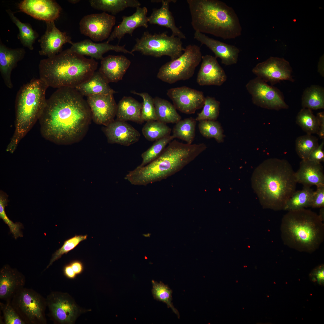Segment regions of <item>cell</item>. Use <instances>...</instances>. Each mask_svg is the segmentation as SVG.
Listing matches in <instances>:
<instances>
[{"label":"cell","instance_id":"obj_34","mask_svg":"<svg viewBox=\"0 0 324 324\" xmlns=\"http://www.w3.org/2000/svg\"><path fill=\"white\" fill-rule=\"evenodd\" d=\"M196 122L192 117L180 120L174 126L172 135L174 139L178 138L188 144H192L195 136Z\"/></svg>","mask_w":324,"mask_h":324},{"label":"cell","instance_id":"obj_15","mask_svg":"<svg viewBox=\"0 0 324 324\" xmlns=\"http://www.w3.org/2000/svg\"><path fill=\"white\" fill-rule=\"evenodd\" d=\"M166 94L176 109L185 114H194L204 105L203 93L186 86L170 88Z\"/></svg>","mask_w":324,"mask_h":324},{"label":"cell","instance_id":"obj_10","mask_svg":"<svg viewBox=\"0 0 324 324\" xmlns=\"http://www.w3.org/2000/svg\"><path fill=\"white\" fill-rule=\"evenodd\" d=\"M11 303L26 324L46 323V298L35 290L23 288L14 296Z\"/></svg>","mask_w":324,"mask_h":324},{"label":"cell","instance_id":"obj_23","mask_svg":"<svg viewBox=\"0 0 324 324\" xmlns=\"http://www.w3.org/2000/svg\"><path fill=\"white\" fill-rule=\"evenodd\" d=\"M70 49L73 51L80 55L90 56L92 58L102 60L103 55L110 50L117 52L128 53L134 56L131 51L127 50L125 45L119 46L113 45L107 41L103 43H96L91 40L85 39L80 42L74 43Z\"/></svg>","mask_w":324,"mask_h":324},{"label":"cell","instance_id":"obj_41","mask_svg":"<svg viewBox=\"0 0 324 324\" xmlns=\"http://www.w3.org/2000/svg\"><path fill=\"white\" fill-rule=\"evenodd\" d=\"M152 282V291L154 298L166 304L168 308H170L179 318V313L174 307L172 302V290L167 285L161 281L158 283L153 280Z\"/></svg>","mask_w":324,"mask_h":324},{"label":"cell","instance_id":"obj_30","mask_svg":"<svg viewBox=\"0 0 324 324\" xmlns=\"http://www.w3.org/2000/svg\"><path fill=\"white\" fill-rule=\"evenodd\" d=\"M108 84L98 71H95L88 80L75 88L82 96L87 97L94 95L116 93Z\"/></svg>","mask_w":324,"mask_h":324},{"label":"cell","instance_id":"obj_48","mask_svg":"<svg viewBox=\"0 0 324 324\" xmlns=\"http://www.w3.org/2000/svg\"><path fill=\"white\" fill-rule=\"evenodd\" d=\"M317 187L314 191L311 199L310 207L318 208L324 207V185Z\"/></svg>","mask_w":324,"mask_h":324},{"label":"cell","instance_id":"obj_44","mask_svg":"<svg viewBox=\"0 0 324 324\" xmlns=\"http://www.w3.org/2000/svg\"><path fill=\"white\" fill-rule=\"evenodd\" d=\"M131 92L142 98L141 116L143 122L157 120L153 98L146 92L139 93L134 91Z\"/></svg>","mask_w":324,"mask_h":324},{"label":"cell","instance_id":"obj_40","mask_svg":"<svg viewBox=\"0 0 324 324\" xmlns=\"http://www.w3.org/2000/svg\"><path fill=\"white\" fill-rule=\"evenodd\" d=\"M318 138L311 134L298 137L295 141L296 152L302 160L307 159L311 153L319 145Z\"/></svg>","mask_w":324,"mask_h":324},{"label":"cell","instance_id":"obj_42","mask_svg":"<svg viewBox=\"0 0 324 324\" xmlns=\"http://www.w3.org/2000/svg\"><path fill=\"white\" fill-rule=\"evenodd\" d=\"M174 139L172 136L170 135L156 141L152 146L142 154V161L139 166H144L155 160L161 154L166 146Z\"/></svg>","mask_w":324,"mask_h":324},{"label":"cell","instance_id":"obj_28","mask_svg":"<svg viewBox=\"0 0 324 324\" xmlns=\"http://www.w3.org/2000/svg\"><path fill=\"white\" fill-rule=\"evenodd\" d=\"M176 0H152V2H161L162 5L159 8L153 9L152 12L148 17V22L170 28L172 35L182 39H186L185 35L176 25L174 17L169 10V4L175 3Z\"/></svg>","mask_w":324,"mask_h":324},{"label":"cell","instance_id":"obj_37","mask_svg":"<svg viewBox=\"0 0 324 324\" xmlns=\"http://www.w3.org/2000/svg\"><path fill=\"white\" fill-rule=\"evenodd\" d=\"M171 128L166 124L157 120L146 122L142 132L147 140L153 141L170 135Z\"/></svg>","mask_w":324,"mask_h":324},{"label":"cell","instance_id":"obj_51","mask_svg":"<svg viewBox=\"0 0 324 324\" xmlns=\"http://www.w3.org/2000/svg\"><path fill=\"white\" fill-rule=\"evenodd\" d=\"M317 117L319 122V129L317 134L320 138L322 140L324 139V112H320L317 114Z\"/></svg>","mask_w":324,"mask_h":324},{"label":"cell","instance_id":"obj_17","mask_svg":"<svg viewBox=\"0 0 324 324\" xmlns=\"http://www.w3.org/2000/svg\"><path fill=\"white\" fill-rule=\"evenodd\" d=\"M20 11L36 19L54 21L59 16L60 6L52 0H24L18 5Z\"/></svg>","mask_w":324,"mask_h":324},{"label":"cell","instance_id":"obj_45","mask_svg":"<svg viewBox=\"0 0 324 324\" xmlns=\"http://www.w3.org/2000/svg\"><path fill=\"white\" fill-rule=\"evenodd\" d=\"M87 235H76L64 242L62 246L57 250L52 255L49 264L46 268H48L56 260L60 259L64 254H66L74 249L81 242L87 238Z\"/></svg>","mask_w":324,"mask_h":324},{"label":"cell","instance_id":"obj_25","mask_svg":"<svg viewBox=\"0 0 324 324\" xmlns=\"http://www.w3.org/2000/svg\"><path fill=\"white\" fill-rule=\"evenodd\" d=\"M131 62L123 55H109L101 60L98 72L108 83L122 80Z\"/></svg>","mask_w":324,"mask_h":324},{"label":"cell","instance_id":"obj_39","mask_svg":"<svg viewBox=\"0 0 324 324\" xmlns=\"http://www.w3.org/2000/svg\"><path fill=\"white\" fill-rule=\"evenodd\" d=\"M199 122V130L203 136L207 138H214L219 143L224 141V130L219 122L216 120H202Z\"/></svg>","mask_w":324,"mask_h":324},{"label":"cell","instance_id":"obj_18","mask_svg":"<svg viewBox=\"0 0 324 324\" xmlns=\"http://www.w3.org/2000/svg\"><path fill=\"white\" fill-rule=\"evenodd\" d=\"M46 22V30L39 40L41 47L39 52L40 55L51 58L58 54L64 44L72 45L74 43L66 33L61 32L56 27L54 21Z\"/></svg>","mask_w":324,"mask_h":324},{"label":"cell","instance_id":"obj_7","mask_svg":"<svg viewBox=\"0 0 324 324\" xmlns=\"http://www.w3.org/2000/svg\"><path fill=\"white\" fill-rule=\"evenodd\" d=\"M48 86L40 78L32 79L18 91L15 103V129L6 150L11 153L38 120L45 106Z\"/></svg>","mask_w":324,"mask_h":324},{"label":"cell","instance_id":"obj_2","mask_svg":"<svg viewBox=\"0 0 324 324\" xmlns=\"http://www.w3.org/2000/svg\"><path fill=\"white\" fill-rule=\"evenodd\" d=\"M295 173L287 160L276 158L267 159L256 168L252 186L263 208L284 210L296 191Z\"/></svg>","mask_w":324,"mask_h":324},{"label":"cell","instance_id":"obj_11","mask_svg":"<svg viewBox=\"0 0 324 324\" xmlns=\"http://www.w3.org/2000/svg\"><path fill=\"white\" fill-rule=\"evenodd\" d=\"M50 316L55 322L61 324L74 323L81 314L91 311L81 308L68 293L52 292L46 298Z\"/></svg>","mask_w":324,"mask_h":324},{"label":"cell","instance_id":"obj_1","mask_svg":"<svg viewBox=\"0 0 324 324\" xmlns=\"http://www.w3.org/2000/svg\"><path fill=\"white\" fill-rule=\"evenodd\" d=\"M92 120L86 100L75 88L69 87L58 88L46 99L39 119L44 138L65 145L82 140Z\"/></svg>","mask_w":324,"mask_h":324},{"label":"cell","instance_id":"obj_5","mask_svg":"<svg viewBox=\"0 0 324 324\" xmlns=\"http://www.w3.org/2000/svg\"><path fill=\"white\" fill-rule=\"evenodd\" d=\"M207 148L204 143L189 144L173 140L155 160L144 166H138L124 178L132 184L146 186L180 169Z\"/></svg>","mask_w":324,"mask_h":324},{"label":"cell","instance_id":"obj_24","mask_svg":"<svg viewBox=\"0 0 324 324\" xmlns=\"http://www.w3.org/2000/svg\"><path fill=\"white\" fill-rule=\"evenodd\" d=\"M25 277L8 265L3 266L0 271V298L10 301L14 296L24 287Z\"/></svg>","mask_w":324,"mask_h":324},{"label":"cell","instance_id":"obj_14","mask_svg":"<svg viewBox=\"0 0 324 324\" xmlns=\"http://www.w3.org/2000/svg\"><path fill=\"white\" fill-rule=\"evenodd\" d=\"M116 21L114 16L105 12L88 15L80 20V31L94 41H102L108 39Z\"/></svg>","mask_w":324,"mask_h":324},{"label":"cell","instance_id":"obj_32","mask_svg":"<svg viewBox=\"0 0 324 324\" xmlns=\"http://www.w3.org/2000/svg\"><path fill=\"white\" fill-rule=\"evenodd\" d=\"M89 2L93 8L114 15L128 8H136L141 4L137 0H90Z\"/></svg>","mask_w":324,"mask_h":324},{"label":"cell","instance_id":"obj_3","mask_svg":"<svg viewBox=\"0 0 324 324\" xmlns=\"http://www.w3.org/2000/svg\"><path fill=\"white\" fill-rule=\"evenodd\" d=\"M98 66L93 58H87L68 49L40 60L39 78L48 87L75 88L88 80Z\"/></svg>","mask_w":324,"mask_h":324},{"label":"cell","instance_id":"obj_43","mask_svg":"<svg viewBox=\"0 0 324 324\" xmlns=\"http://www.w3.org/2000/svg\"><path fill=\"white\" fill-rule=\"evenodd\" d=\"M220 104L214 97H205L202 110L198 114L196 121L216 120L219 114Z\"/></svg>","mask_w":324,"mask_h":324},{"label":"cell","instance_id":"obj_54","mask_svg":"<svg viewBox=\"0 0 324 324\" xmlns=\"http://www.w3.org/2000/svg\"><path fill=\"white\" fill-rule=\"evenodd\" d=\"M319 214L318 215L321 220L323 221L324 220V207L320 208Z\"/></svg>","mask_w":324,"mask_h":324},{"label":"cell","instance_id":"obj_49","mask_svg":"<svg viewBox=\"0 0 324 324\" xmlns=\"http://www.w3.org/2000/svg\"><path fill=\"white\" fill-rule=\"evenodd\" d=\"M309 277L311 280L319 284L323 285L324 280V265L321 264L314 268L310 272Z\"/></svg>","mask_w":324,"mask_h":324},{"label":"cell","instance_id":"obj_8","mask_svg":"<svg viewBox=\"0 0 324 324\" xmlns=\"http://www.w3.org/2000/svg\"><path fill=\"white\" fill-rule=\"evenodd\" d=\"M202 56L199 46L189 44L184 48L179 57L162 66L157 77L170 84L188 80L193 76L196 68L202 61Z\"/></svg>","mask_w":324,"mask_h":324},{"label":"cell","instance_id":"obj_46","mask_svg":"<svg viewBox=\"0 0 324 324\" xmlns=\"http://www.w3.org/2000/svg\"><path fill=\"white\" fill-rule=\"evenodd\" d=\"M0 304L5 324H26L14 308L11 301L7 302L5 304L0 302Z\"/></svg>","mask_w":324,"mask_h":324},{"label":"cell","instance_id":"obj_20","mask_svg":"<svg viewBox=\"0 0 324 324\" xmlns=\"http://www.w3.org/2000/svg\"><path fill=\"white\" fill-rule=\"evenodd\" d=\"M202 63L196 77V82L201 86H220L226 80L227 76L215 57L202 56Z\"/></svg>","mask_w":324,"mask_h":324},{"label":"cell","instance_id":"obj_47","mask_svg":"<svg viewBox=\"0 0 324 324\" xmlns=\"http://www.w3.org/2000/svg\"><path fill=\"white\" fill-rule=\"evenodd\" d=\"M7 205V203L6 202H0V217L5 223L8 225L11 233L13 234L15 238L16 239L19 237L22 236V233L20 230L22 225L20 223H14L8 218L6 214L4 209L5 207Z\"/></svg>","mask_w":324,"mask_h":324},{"label":"cell","instance_id":"obj_55","mask_svg":"<svg viewBox=\"0 0 324 324\" xmlns=\"http://www.w3.org/2000/svg\"><path fill=\"white\" fill-rule=\"evenodd\" d=\"M69 2L72 4H76L80 1L79 0H70L68 1Z\"/></svg>","mask_w":324,"mask_h":324},{"label":"cell","instance_id":"obj_6","mask_svg":"<svg viewBox=\"0 0 324 324\" xmlns=\"http://www.w3.org/2000/svg\"><path fill=\"white\" fill-rule=\"evenodd\" d=\"M280 230L284 244L301 252L311 253L324 239V225L318 214L305 208L289 211L283 217Z\"/></svg>","mask_w":324,"mask_h":324},{"label":"cell","instance_id":"obj_9","mask_svg":"<svg viewBox=\"0 0 324 324\" xmlns=\"http://www.w3.org/2000/svg\"><path fill=\"white\" fill-rule=\"evenodd\" d=\"M136 40L131 51L132 52H139L143 55L155 57L166 56L171 60L179 57L184 49L181 39L172 35L168 36L166 32L152 34L145 32Z\"/></svg>","mask_w":324,"mask_h":324},{"label":"cell","instance_id":"obj_38","mask_svg":"<svg viewBox=\"0 0 324 324\" xmlns=\"http://www.w3.org/2000/svg\"><path fill=\"white\" fill-rule=\"evenodd\" d=\"M296 122L306 134H317L319 129V122L312 110L302 108L298 113Z\"/></svg>","mask_w":324,"mask_h":324},{"label":"cell","instance_id":"obj_13","mask_svg":"<svg viewBox=\"0 0 324 324\" xmlns=\"http://www.w3.org/2000/svg\"><path fill=\"white\" fill-rule=\"evenodd\" d=\"M252 72L257 77L273 86L283 80L294 82L292 68L289 62L283 58L271 56L258 63Z\"/></svg>","mask_w":324,"mask_h":324},{"label":"cell","instance_id":"obj_22","mask_svg":"<svg viewBox=\"0 0 324 324\" xmlns=\"http://www.w3.org/2000/svg\"><path fill=\"white\" fill-rule=\"evenodd\" d=\"M147 8L144 7L136 8L135 13L128 16H123L122 20L120 24L116 26L107 41L109 43L117 38L118 43L121 40L126 34L132 36L134 30L136 28L143 27L148 28V17L147 14Z\"/></svg>","mask_w":324,"mask_h":324},{"label":"cell","instance_id":"obj_21","mask_svg":"<svg viewBox=\"0 0 324 324\" xmlns=\"http://www.w3.org/2000/svg\"><path fill=\"white\" fill-rule=\"evenodd\" d=\"M194 38L210 50L215 58L220 59L222 64L227 66L237 64L240 50L236 46L210 38L198 32H195Z\"/></svg>","mask_w":324,"mask_h":324},{"label":"cell","instance_id":"obj_4","mask_svg":"<svg viewBox=\"0 0 324 324\" xmlns=\"http://www.w3.org/2000/svg\"><path fill=\"white\" fill-rule=\"evenodd\" d=\"M195 31L224 40L240 36L242 27L234 9L218 0H187Z\"/></svg>","mask_w":324,"mask_h":324},{"label":"cell","instance_id":"obj_50","mask_svg":"<svg viewBox=\"0 0 324 324\" xmlns=\"http://www.w3.org/2000/svg\"><path fill=\"white\" fill-rule=\"evenodd\" d=\"M324 139H323L321 144L311 153L307 159L317 163L324 161Z\"/></svg>","mask_w":324,"mask_h":324},{"label":"cell","instance_id":"obj_27","mask_svg":"<svg viewBox=\"0 0 324 324\" xmlns=\"http://www.w3.org/2000/svg\"><path fill=\"white\" fill-rule=\"evenodd\" d=\"M295 175L297 183L304 186L316 187L324 185L323 167L321 163H317L308 159L302 160L299 168Z\"/></svg>","mask_w":324,"mask_h":324},{"label":"cell","instance_id":"obj_33","mask_svg":"<svg viewBox=\"0 0 324 324\" xmlns=\"http://www.w3.org/2000/svg\"><path fill=\"white\" fill-rule=\"evenodd\" d=\"M302 108L312 110L324 108V88L319 85H312L304 90L302 98Z\"/></svg>","mask_w":324,"mask_h":324},{"label":"cell","instance_id":"obj_53","mask_svg":"<svg viewBox=\"0 0 324 324\" xmlns=\"http://www.w3.org/2000/svg\"><path fill=\"white\" fill-rule=\"evenodd\" d=\"M63 272L64 276L67 278L70 279H74L77 276L69 263L64 266L63 269Z\"/></svg>","mask_w":324,"mask_h":324},{"label":"cell","instance_id":"obj_36","mask_svg":"<svg viewBox=\"0 0 324 324\" xmlns=\"http://www.w3.org/2000/svg\"><path fill=\"white\" fill-rule=\"evenodd\" d=\"M7 12L13 22L19 28L18 39L23 46L30 50H33V45L38 36V34L33 30L29 24L21 22L10 10H8Z\"/></svg>","mask_w":324,"mask_h":324},{"label":"cell","instance_id":"obj_35","mask_svg":"<svg viewBox=\"0 0 324 324\" xmlns=\"http://www.w3.org/2000/svg\"><path fill=\"white\" fill-rule=\"evenodd\" d=\"M313 190L310 187L304 186L300 190L296 191L288 200L284 210L291 211L310 207Z\"/></svg>","mask_w":324,"mask_h":324},{"label":"cell","instance_id":"obj_31","mask_svg":"<svg viewBox=\"0 0 324 324\" xmlns=\"http://www.w3.org/2000/svg\"><path fill=\"white\" fill-rule=\"evenodd\" d=\"M157 121L167 123L176 124L181 120V117L172 103L158 97L153 98Z\"/></svg>","mask_w":324,"mask_h":324},{"label":"cell","instance_id":"obj_16","mask_svg":"<svg viewBox=\"0 0 324 324\" xmlns=\"http://www.w3.org/2000/svg\"><path fill=\"white\" fill-rule=\"evenodd\" d=\"M113 94H97L87 97L92 120L95 124L106 126L114 120L117 104Z\"/></svg>","mask_w":324,"mask_h":324},{"label":"cell","instance_id":"obj_12","mask_svg":"<svg viewBox=\"0 0 324 324\" xmlns=\"http://www.w3.org/2000/svg\"><path fill=\"white\" fill-rule=\"evenodd\" d=\"M246 88L251 96L253 103L257 106L276 110L289 108L282 92L258 77L250 80Z\"/></svg>","mask_w":324,"mask_h":324},{"label":"cell","instance_id":"obj_26","mask_svg":"<svg viewBox=\"0 0 324 324\" xmlns=\"http://www.w3.org/2000/svg\"><path fill=\"white\" fill-rule=\"evenodd\" d=\"M25 53L23 48H9L0 42V72L5 84L9 88L13 87L11 72L18 62L23 59Z\"/></svg>","mask_w":324,"mask_h":324},{"label":"cell","instance_id":"obj_29","mask_svg":"<svg viewBox=\"0 0 324 324\" xmlns=\"http://www.w3.org/2000/svg\"><path fill=\"white\" fill-rule=\"evenodd\" d=\"M142 103L130 96L124 97L117 104L116 119L131 121L139 124L144 122L141 116Z\"/></svg>","mask_w":324,"mask_h":324},{"label":"cell","instance_id":"obj_52","mask_svg":"<svg viewBox=\"0 0 324 324\" xmlns=\"http://www.w3.org/2000/svg\"><path fill=\"white\" fill-rule=\"evenodd\" d=\"M72 269L76 275L82 273L84 269V265L82 262L79 260H74L69 263Z\"/></svg>","mask_w":324,"mask_h":324},{"label":"cell","instance_id":"obj_19","mask_svg":"<svg viewBox=\"0 0 324 324\" xmlns=\"http://www.w3.org/2000/svg\"><path fill=\"white\" fill-rule=\"evenodd\" d=\"M103 130L108 142L124 146H129L138 142L140 134L133 127L125 122L114 120Z\"/></svg>","mask_w":324,"mask_h":324}]
</instances>
